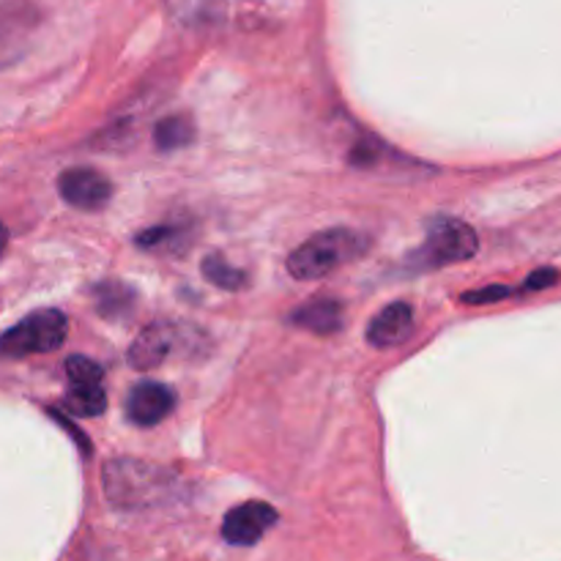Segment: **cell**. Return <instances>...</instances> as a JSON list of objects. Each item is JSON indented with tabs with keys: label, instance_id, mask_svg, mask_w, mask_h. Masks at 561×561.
<instances>
[{
	"label": "cell",
	"instance_id": "5",
	"mask_svg": "<svg viewBox=\"0 0 561 561\" xmlns=\"http://www.w3.org/2000/svg\"><path fill=\"white\" fill-rule=\"evenodd\" d=\"M58 192L69 206L80 211H102L113 197V184L107 175L93 168H69L60 173Z\"/></svg>",
	"mask_w": 561,
	"mask_h": 561
},
{
	"label": "cell",
	"instance_id": "7",
	"mask_svg": "<svg viewBox=\"0 0 561 561\" xmlns=\"http://www.w3.org/2000/svg\"><path fill=\"white\" fill-rule=\"evenodd\" d=\"M175 409V392L168 383L142 381L126 398V416L137 427H153L168 420Z\"/></svg>",
	"mask_w": 561,
	"mask_h": 561
},
{
	"label": "cell",
	"instance_id": "3",
	"mask_svg": "<svg viewBox=\"0 0 561 561\" xmlns=\"http://www.w3.org/2000/svg\"><path fill=\"white\" fill-rule=\"evenodd\" d=\"M477 250H480V239H477L474 228L469 222L455 217H433L427 222L425 241H422L420 250L411 252L409 263L411 268L431 272V268L469 261V257L477 255Z\"/></svg>",
	"mask_w": 561,
	"mask_h": 561
},
{
	"label": "cell",
	"instance_id": "18",
	"mask_svg": "<svg viewBox=\"0 0 561 561\" xmlns=\"http://www.w3.org/2000/svg\"><path fill=\"white\" fill-rule=\"evenodd\" d=\"M559 272L557 268H540V272L529 274V279L524 283V290H546L551 285H557Z\"/></svg>",
	"mask_w": 561,
	"mask_h": 561
},
{
	"label": "cell",
	"instance_id": "16",
	"mask_svg": "<svg viewBox=\"0 0 561 561\" xmlns=\"http://www.w3.org/2000/svg\"><path fill=\"white\" fill-rule=\"evenodd\" d=\"M179 239H184V230L175 228V225H159V228L142 230L137 236V247H142V250H157V247H173Z\"/></svg>",
	"mask_w": 561,
	"mask_h": 561
},
{
	"label": "cell",
	"instance_id": "19",
	"mask_svg": "<svg viewBox=\"0 0 561 561\" xmlns=\"http://www.w3.org/2000/svg\"><path fill=\"white\" fill-rule=\"evenodd\" d=\"M53 416H55V420H58V422H60V425H64V427H66V431H69V433H71V438H75V442H77V444H80V449H85V453H91V444H88V438H85V436H82V433H80V431H77V427H75V425H71V422H69V420H66V416H60V414H58V411H53Z\"/></svg>",
	"mask_w": 561,
	"mask_h": 561
},
{
	"label": "cell",
	"instance_id": "15",
	"mask_svg": "<svg viewBox=\"0 0 561 561\" xmlns=\"http://www.w3.org/2000/svg\"><path fill=\"white\" fill-rule=\"evenodd\" d=\"M66 376H69V387H96L102 383V365L88 356H69L66 359Z\"/></svg>",
	"mask_w": 561,
	"mask_h": 561
},
{
	"label": "cell",
	"instance_id": "9",
	"mask_svg": "<svg viewBox=\"0 0 561 561\" xmlns=\"http://www.w3.org/2000/svg\"><path fill=\"white\" fill-rule=\"evenodd\" d=\"M173 327L170 323H151L135 337L129 348V365L137 370H153L162 365L173 351Z\"/></svg>",
	"mask_w": 561,
	"mask_h": 561
},
{
	"label": "cell",
	"instance_id": "1",
	"mask_svg": "<svg viewBox=\"0 0 561 561\" xmlns=\"http://www.w3.org/2000/svg\"><path fill=\"white\" fill-rule=\"evenodd\" d=\"M173 474L140 460H110L102 471V488L118 510H148L173 496Z\"/></svg>",
	"mask_w": 561,
	"mask_h": 561
},
{
	"label": "cell",
	"instance_id": "14",
	"mask_svg": "<svg viewBox=\"0 0 561 561\" xmlns=\"http://www.w3.org/2000/svg\"><path fill=\"white\" fill-rule=\"evenodd\" d=\"M203 277L222 290L247 288V274L241 272V268L230 266L222 255H208L206 261H203Z\"/></svg>",
	"mask_w": 561,
	"mask_h": 561
},
{
	"label": "cell",
	"instance_id": "6",
	"mask_svg": "<svg viewBox=\"0 0 561 561\" xmlns=\"http://www.w3.org/2000/svg\"><path fill=\"white\" fill-rule=\"evenodd\" d=\"M277 510L266 502H247L241 507H233L225 515L222 537L230 546L250 548L257 540L266 537V531L277 524Z\"/></svg>",
	"mask_w": 561,
	"mask_h": 561
},
{
	"label": "cell",
	"instance_id": "17",
	"mask_svg": "<svg viewBox=\"0 0 561 561\" xmlns=\"http://www.w3.org/2000/svg\"><path fill=\"white\" fill-rule=\"evenodd\" d=\"M513 294H515V290L507 288V285H491V288L463 294V301H466V305H493V301L507 299V296H513Z\"/></svg>",
	"mask_w": 561,
	"mask_h": 561
},
{
	"label": "cell",
	"instance_id": "12",
	"mask_svg": "<svg viewBox=\"0 0 561 561\" xmlns=\"http://www.w3.org/2000/svg\"><path fill=\"white\" fill-rule=\"evenodd\" d=\"M192 140H195V124L190 115H170V118L159 121L153 129V146L159 151H179Z\"/></svg>",
	"mask_w": 561,
	"mask_h": 561
},
{
	"label": "cell",
	"instance_id": "2",
	"mask_svg": "<svg viewBox=\"0 0 561 561\" xmlns=\"http://www.w3.org/2000/svg\"><path fill=\"white\" fill-rule=\"evenodd\" d=\"M367 250V239L356 230L332 228L316 233L310 241L296 247L288 257V272L296 279H321L337 272L345 263L356 261Z\"/></svg>",
	"mask_w": 561,
	"mask_h": 561
},
{
	"label": "cell",
	"instance_id": "11",
	"mask_svg": "<svg viewBox=\"0 0 561 561\" xmlns=\"http://www.w3.org/2000/svg\"><path fill=\"white\" fill-rule=\"evenodd\" d=\"M93 301H96L99 316L115 321V318H124L126 312H131V307H135V290L124 283L107 279V283H99L93 288Z\"/></svg>",
	"mask_w": 561,
	"mask_h": 561
},
{
	"label": "cell",
	"instance_id": "10",
	"mask_svg": "<svg viewBox=\"0 0 561 561\" xmlns=\"http://www.w3.org/2000/svg\"><path fill=\"white\" fill-rule=\"evenodd\" d=\"M290 321L312 334H334L343 329V305L337 299H312L301 305Z\"/></svg>",
	"mask_w": 561,
	"mask_h": 561
},
{
	"label": "cell",
	"instance_id": "4",
	"mask_svg": "<svg viewBox=\"0 0 561 561\" xmlns=\"http://www.w3.org/2000/svg\"><path fill=\"white\" fill-rule=\"evenodd\" d=\"M69 334V321L60 310H38L22 318L16 327L0 334V354L3 356H31L58 351Z\"/></svg>",
	"mask_w": 561,
	"mask_h": 561
},
{
	"label": "cell",
	"instance_id": "20",
	"mask_svg": "<svg viewBox=\"0 0 561 561\" xmlns=\"http://www.w3.org/2000/svg\"><path fill=\"white\" fill-rule=\"evenodd\" d=\"M5 247H9V230H5L3 225H0V257H3Z\"/></svg>",
	"mask_w": 561,
	"mask_h": 561
},
{
	"label": "cell",
	"instance_id": "13",
	"mask_svg": "<svg viewBox=\"0 0 561 561\" xmlns=\"http://www.w3.org/2000/svg\"><path fill=\"white\" fill-rule=\"evenodd\" d=\"M66 409L75 416H99L107 409V394L102 383L96 387H69L66 392Z\"/></svg>",
	"mask_w": 561,
	"mask_h": 561
},
{
	"label": "cell",
	"instance_id": "8",
	"mask_svg": "<svg viewBox=\"0 0 561 561\" xmlns=\"http://www.w3.org/2000/svg\"><path fill=\"white\" fill-rule=\"evenodd\" d=\"M414 329V307L405 301H394L387 305L367 327V343L376 348H394V345L405 343Z\"/></svg>",
	"mask_w": 561,
	"mask_h": 561
}]
</instances>
